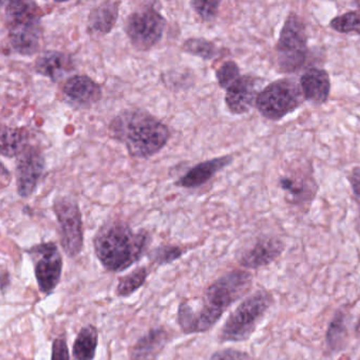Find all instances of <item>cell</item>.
I'll use <instances>...</instances> for the list:
<instances>
[{
	"label": "cell",
	"mask_w": 360,
	"mask_h": 360,
	"mask_svg": "<svg viewBox=\"0 0 360 360\" xmlns=\"http://www.w3.org/2000/svg\"><path fill=\"white\" fill-rule=\"evenodd\" d=\"M149 271L146 267L142 266L134 269L125 277L121 278L117 286V295L119 297H128L142 288L148 278Z\"/></svg>",
	"instance_id": "cell-25"
},
{
	"label": "cell",
	"mask_w": 360,
	"mask_h": 360,
	"mask_svg": "<svg viewBox=\"0 0 360 360\" xmlns=\"http://www.w3.org/2000/svg\"><path fill=\"white\" fill-rule=\"evenodd\" d=\"M5 22L10 45L20 56H31L39 51L41 39V8L33 1H8Z\"/></svg>",
	"instance_id": "cell-3"
},
{
	"label": "cell",
	"mask_w": 360,
	"mask_h": 360,
	"mask_svg": "<svg viewBox=\"0 0 360 360\" xmlns=\"http://www.w3.org/2000/svg\"><path fill=\"white\" fill-rule=\"evenodd\" d=\"M100 84L88 75L69 77L63 86L65 100L75 108H89L102 98Z\"/></svg>",
	"instance_id": "cell-14"
},
{
	"label": "cell",
	"mask_w": 360,
	"mask_h": 360,
	"mask_svg": "<svg viewBox=\"0 0 360 360\" xmlns=\"http://www.w3.org/2000/svg\"><path fill=\"white\" fill-rule=\"evenodd\" d=\"M273 304V294L265 290H257L244 299L225 321L220 340L241 342L250 339Z\"/></svg>",
	"instance_id": "cell-4"
},
{
	"label": "cell",
	"mask_w": 360,
	"mask_h": 360,
	"mask_svg": "<svg viewBox=\"0 0 360 360\" xmlns=\"http://www.w3.org/2000/svg\"><path fill=\"white\" fill-rule=\"evenodd\" d=\"M184 250L176 245H162L151 252L150 260L158 265L169 264L184 255Z\"/></svg>",
	"instance_id": "cell-28"
},
{
	"label": "cell",
	"mask_w": 360,
	"mask_h": 360,
	"mask_svg": "<svg viewBox=\"0 0 360 360\" xmlns=\"http://www.w3.org/2000/svg\"><path fill=\"white\" fill-rule=\"evenodd\" d=\"M166 29L164 16L153 7L136 10L128 16L126 34L131 45L139 51H148L163 39Z\"/></svg>",
	"instance_id": "cell-8"
},
{
	"label": "cell",
	"mask_w": 360,
	"mask_h": 360,
	"mask_svg": "<svg viewBox=\"0 0 360 360\" xmlns=\"http://www.w3.org/2000/svg\"><path fill=\"white\" fill-rule=\"evenodd\" d=\"M183 51L204 60H212L219 54V49L212 41L201 37L187 39L182 46Z\"/></svg>",
	"instance_id": "cell-26"
},
{
	"label": "cell",
	"mask_w": 360,
	"mask_h": 360,
	"mask_svg": "<svg viewBox=\"0 0 360 360\" xmlns=\"http://www.w3.org/2000/svg\"><path fill=\"white\" fill-rule=\"evenodd\" d=\"M347 339H349L347 313L345 309L340 307L333 316L326 330V351L332 355L340 353L347 347Z\"/></svg>",
	"instance_id": "cell-22"
},
{
	"label": "cell",
	"mask_w": 360,
	"mask_h": 360,
	"mask_svg": "<svg viewBox=\"0 0 360 360\" xmlns=\"http://www.w3.org/2000/svg\"><path fill=\"white\" fill-rule=\"evenodd\" d=\"M330 26L333 30L342 34L356 33L360 35V14L355 11L347 12L330 20Z\"/></svg>",
	"instance_id": "cell-27"
},
{
	"label": "cell",
	"mask_w": 360,
	"mask_h": 360,
	"mask_svg": "<svg viewBox=\"0 0 360 360\" xmlns=\"http://www.w3.org/2000/svg\"><path fill=\"white\" fill-rule=\"evenodd\" d=\"M210 360H252L250 354L236 349H225L216 352Z\"/></svg>",
	"instance_id": "cell-31"
},
{
	"label": "cell",
	"mask_w": 360,
	"mask_h": 360,
	"mask_svg": "<svg viewBox=\"0 0 360 360\" xmlns=\"http://www.w3.org/2000/svg\"><path fill=\"white\" fill-rule=\"evenodd\" d=\"M54 214L60 224V244L71 258L83 250L84 231L79 203L73 198L58 197L53 204Z\"/></svg>",
	"instance_id": "cell-9"
},
{
	"label": "cell",
	"mask_w": 360,
	"mask_h": 360,
	"mask_svg": "<svg viewBox=\"0 0 360 360\" xmlns=\"http://www.w3.org/2000/svg\"><path fill=\"white\" fill-rule=\"evenodd\" d=\"M98 345V328L92 324L84 326L73 343V358L75 360H94Z\"/></svg>",
	"instance_id": "cell-24"
},
{
	"label": "cell",
	"mask_w": 360,
	"mask_h": 360,
	"mask_svg": "<svg viewBox=\"0 0 360 360\" xmlns=\"http://www.w3.org/2000/svg\"><path fill=\"white\" fill-rule=\"evenodd\" d=\"M357 231H358V233H359V236H360V221H359V223H358V224H357Z\"/></svg>",
	"instance_id": "cell-36"
},
{
	"label": "cell",
	"mask_w": 360,
	"mask_h": 360,
	"mask_svg": "<svg viewBox=\"0 0 360 360\" xmlns=\"http://www.w3.org/2000/svg\"><path fill=\"white\" fill-rule=\"evenodd\" d=\"M233 158L231 155H224V157L202 162L191 168L186 174H183L176 181V185L186 189L201 187L202 185L206 184L208 181L212 180L220 170L233 163Z\"/></svg>",
	"instance_id": "cell-17"
},
{
	"label": "cell",
	"mask_w": 360,
	"mask_h": 360,
	"mask_svg": "<svg viewBox=\"0 0 360 360\" xmlns=\"http://www.w3.org/2000/svg\"><path fill=\"white\" fill-rule=\"evenodd\" d=\"M252 281L254 277L250 271L233 269L212 282L202 299L208 309L221 319L231 305L250 292Z\"/></svg>",
	"instance_id": "cell-7"
},
{
	"label": "cell",
	"mask_w": 360,
	"mask_h": 360,
	"mask_svg": "<svg viewBox=\"0 0 360 360\" xmlns=\"http://www.w3.org/2000/svg\"><path fill=\"white\" fill-rule=\"evenodd\" d=\"M307 37L305 25L297 14L286 18L276 46L278 70L294 73L304 66L307 58Z\"/></svg>",
	"instance_id": "cell-5"
},
{
	"label": "cell",
	"mask_w": 360,
	"mask_h": 360,
	"mask_svg": "<svg viewBox=\"0 0 360 360\" xmlns=\"http://www.w3.org/2000/svg\"><path fill=\"white\" fill-rule=\"evenodd\" d=\"M301 89L305 100L314 104H323L330 92V77L323 69L311 68L300 79Z\"/></svg>",
	"instance_id": "cell-20"
},
{
	"label": "cell",
	"mask_w": 360,
	"mask_h": 360,
	"mask_svg": "<svg viewBox=\"0 0 360 360\" xmlns=\"http://www.w3.org/2000/svg\"><path fill=\"white\" fill-rule=\"evenodd\" d=\"M355 334L356 337H357V339L358 340H359L360 342V315L359 317H358L357 322H356Z\"/></svg>",
	"instance_id": "cell-35"
},
{
	"label": "cell",
	"mask_w": 360,
	"mask_h": 360,
	"mask_svg": "<svg viewBox=\"0 0 360 360\" xmlns=\"http://www.w3.org/2000/svg\"><path fill=\"white\" fill-rule=\"evenodd\" d=\"M240 75L239 66L233 60H227L217 70L216 77L219 85L223 89H229Z\"/></svg>",
	"instance_id": "cell-29"
},
{
	"label": "cell",
	"mask_w": 360,
	"mask_h": 360,
	"mask_svg": "<svg viewBox=\"0 0 360 360\" xmlns=\"http://www.w3.org/2000/svg\"><path fill=\"white\" fill-rule=\"evenodd\" d=\"M284 248H285V244L279 238H260L252 248L242 255L239 260L240 265L248 269H258L269 266L281 256Z\"/></svg>",
	"instance_id": "cell-16"
},
{
	"label": "cell",
	"mask_w": 360,
	"mask_h": 360,
	"mask_svg": "<svg viewBox=\"0 0 360 360\" xmlns=\"http://www.w3.org/2000/svg\"><path fill=\"white\" fill-rule=\"evenodd\" d=\"M191 7L203 22H210L218 15L219 1H191Z\"/></svg>",
	"instance_id": "cell-30"
},
{
	"label": "cell",
	"mask_w": 360,
	"mask_h": 360,
	"mask_svg": "<svg viewBox=\"0 0 360 360\" xmlns=\"http://www.w3.org/2000/svg\"><path fill=\"white\" fill-rule=\"evenodd\" d=\"M45 169V157L37 147H28L18 157L16 165V185L20 197L29 198L35 193Z\"/></svg>",
	"instance_id": "cell-11"
},
{
	"label": "cell",
	"mask_w": 360,
	"mask_h": 360,
	"mask_svg": "<svg viewBox=\"0 0 360 360\" xmlns=\"http://www.w3.org/2000/svg\"><path fill=\"white\" fill-rule=\"evenodd\" d=\"M51 360H70L68 345L64 338H56L52 345Z\"/></svg>",
	"instance_id": "cell-32"
},
{
	"label": "cell",
	"mask_w": 360,
	"mask_h": 360,
	"mask_svg": "<svg viewBox=\"0 0 360 360\" xmlns=\"http://www.w3.org/2000/svg\"><path fill=\"white\" fill-rule=\"evenodd\" d=\"M1 283H3V292H5L6 286H7V284L10 283V274L3 271V275H1Z\"/></svg>",
	"instance_id": "cell-34"
},
{
	"label": "cell",
	"mask_w": 360,
	"mask_h": 360,
	"mask_svg": "<svg viewBox=\"0 0 360 360\" xmlns=\"http://www.w3.org/2000/svg\"><path fill=\"white\" fill-rule=\"evenodd\" d=\"M149 240L146 231H134L123 221H109L96 233L94 252L107 271L119 273L140 261Z\"/></svg>",
	"instance_id": "cell-2"
},
{
	"label": "cell",
	"mask_w": 360,
	"mask_h": 360,
	"mask_svg": "<svg viewBox=\"0 0 360 360\" xmlns=\"http://www.w3.org/2000/svg\"><path fill=\"white\" fill-rule=\"evenodd\" d=\"M29 134L24 128H1L0 140V153L4 157H20L28 148Z\"/></svg>",
	"instance_id": "cell-23"
},
{
	"label": "cell",
	"mask_w": 360,
	"mask_h": 360,
	"mask_svg": "<svg viewBox=\"0 0 360 360\" xmlns=\"http://www.w3.org/2000/svg\"><path fill=\"white\" fill-rule=\"evenodd\" d=\"M262 79L259 77L243 75L240 77L229 89L226 90L225 103L227 108L233 115H244L256 105L259 85L262 84Z\"/></svg>",
	"instance_id": "cell-13"
},
{
	"label": "cell",
	"mask_w": 360,
	"mask_h": 360,
	"mask_svg": "<svg viewBox=\"0 0 360 360\" xmlns=\"http://www.w3.org/2000/svg\"><path fill=\"white\" fill-rule=\"evenodd\" d=\"M111 139L124 145L136 159H148L167 145V126L145 110H124L109 125Z\"/></svg>",
	"instance_id": "cell-1"
},
{
	"label": "cell",
	"mask_w": 360,
	"mask_h": 360,
	"mask_svg": "<svg viewBox=\"0 0 360 360\" xmlns=\"http://www.w3.org/2000/svg\"><path fill=\"white\" fill-rule=\"evenodd\" d=\"M349 181L351 183L352 191L354 197L360 208V168H354L349 176Z\"/></svg>",
	"instance_id": "cell-33"
},
{
	"label": "cell",
	"mask_w": 360,
	"mask_h": 360,
	"mask_svg": "<svg viewBox=\"0 0 360 360\" xmlns=\"http://www.w3.org/2000/svg\"><path fill=\"white\" fill-rule=\"evenodd\" d=\"M34 263L35 278L39 290L50 295L60 283L63 273V258L54 242H44L27 250Z\"/></svg>",
	"instance_id": "cell-10"
},
{
	"label": "cell",
	"mask_w": 360,
	"mask_h": 360,
	"mask_svg": "<svg viewBox=\"0 0 360 360\" xmlns=\"http://www.w3.org/2000/svg\"><path fill=\"white\" fill-rule=\"evenodd\" d=\"M176 320L184 334L207 332L219 321L202 298L181 302Z\"/></svg>",
	"instance_id": "cell-12"
},
{
	"label": "cell",
	"mask_w": 360,
	"mask_h": 360,
	"mask_svg": "<svg viewBox=\"0 0 360 360\" xmlns=\"http://www.w3.org/2000/svg\"><path fill=\"white\" fill-rule=\"evenodd\" d=\"M34 69L39 75L58 82L75 69L72 58L60 51H45L37 56Z\"/></svg>",
	"instance_id": "cell-19"
},
{
	"label": "cell",
	"mask_w": 360,
	"mask_h": 360,
	"mask_svg": "<svg viewBox=\"0 0 360 360\" xmlns=\"http://www.w3.org/2000/svg\"><path fill=\"white\" fill-rule=\"evenodd\" d=\"M120 3L105 1L94 7L88 16V30L94 35H107L112 31L119 18Z\"/></svg>",
	"instance_id": "cell-21"
},
{
	"label": "cell",
	"mask_w": 360,
	"mask_h": 360,
	"mask_svg": "<svg viewBox=\"0 0 360 360\" xmlns=\"http://www.w3.org/2000/svg\"><path fill=\"white\" fill-rule=\"evenodd\" d=\"M169 341V333L163 328H151L130 349L131 360H157Z\"/></svg>",
	"instance_id": "cell-18"
},
{
	"label": "cell",
	"mask_w": 360,
	"mask_h": 360,
	"mask_svg": "<svg viewBox=\"0 0 360 360\" xmlns=\"http://www.w3.org/2000/svg\"><path fill=\"white\" fill-rule=\"evenodd\" d=\"M280 187L294 205L311 203L315 198L317 184L309 170H292L279 179Z\"/></svg>",
	"instance_id": "cell-15"
},
{
	"label": "cell",
	"mask_w": 360,
	"mask_h": 360,
	"mask_svg": "<svg viewBox=\"0 0 360 360\" xmlns=\"http://www.w3.org/2000/svg\"><path fill=\"white\" fill-rule=\"evenodd\" d=\"M304 100L301 86L296 81L280 79L261 90L255 107L265 119L279 121L296 110Z\"/></svg>",
	"instance_id": "cell-6"
}]
</instances>
